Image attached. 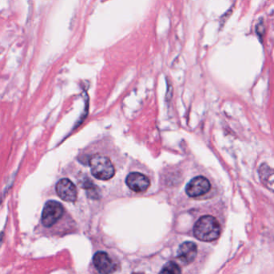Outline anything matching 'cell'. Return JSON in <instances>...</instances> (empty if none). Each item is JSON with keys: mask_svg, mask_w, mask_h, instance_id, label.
<instances>
[{"mask_svg": "<svg viewBox=\"0 0 274 274\" xmlns=\"http://www.w3.org/2000/svg\"><path fill=\"white\" fill-rule=\"evenodd\" d=\"M89 166L93 177L98 180H109L115 173V169L110 160L99 154L92 155L89 160Z\"/></svg>", "mask_w": 274, "mask_h": 274, "instance_id": "cell-2", "label": "cell"}, {"mask_svg": "<svg viewBox=\"0 0 274 274\" xmlns=\"http://www.w3.org/2000/svg\"><path fill=\"white\" fill-rule=\"evenodd\" d=\"M64 214V208L61 204L55 201H49L43 209L41 221L44 226L54 225Z\"/></svg>", "mask_w": 274, "mask_h": 274, "instance_id": "cell-3", "label": "cell"}, {"mask_svg": "<svg viewBox=\"0 0 274 274\" xmlns=\"http://www.w3.org/2000/svg\"><path fill=\"white\" fill-rule=\"evenodd\" d=\"M194 236L201 242L216 241L221 232L220 223L213 216H203L196 221L193 228Z\"/></svg>", "mask_w": 274, "mask_h": 274, "instance_id": "cell-1", "label": "cell"}, {"mask_svg": "<svg viewBox=\"0 0 274 274\" xmlns=\"http://www.w3.org/2000/svg\"><path fill=\"white\" fill-rule=\"evenodd\" d=\"M133 274H145V273H143V272H134V273H133Z\"/></svg>", "mask_w": 274, "mask_h": 274, "instance_id": "cell-10", "label": "cell"}, {"mask_svg": "<svg viewBox=\"0 0 274 274\" xmlns=\"http://www.w3.org/2000/svg\"><path fill=\"white\" fill-rule=\"evenodd\" d=\"M126 182L132 191L138 193L146 192L151 185L148 177L140 173H129L126 177Z\"/></svg>", "mask_w": 274, "mask_h": 274, "instance_id": "cell-6", "label": "cell"}, {"mask_svg": "<svg viewBox=\"0 0 274 274\" xmlns=\"http://www.w3.org/2000/svg\"><path fill=\"white\" fill-rule=\"evenodd\" d=\"M210 188L211 184L208 179L203 177H197L187 184L186 192L191 198H197L206 194Z\"/></svg>", "mask_w": 274, "mask_h": 274, "instance_id": "cell-5", "label": "cell"}, {"mask_svg": "<svg viewBox=\"0 0 274 274\" xmlns=\"http://www.w3.org/2000/svg\"><path fill=\"white\" fill-rule=\"evenodd\" d=\"M197 251V246L194 242H184L178 249L177 258L184 265H189L196 258Z\"/></svg>", "mask_w": 274, "mask_h": 274, "instance_id": "cell-8", "label": "cell"}, {"mask_svg": "<svg viewBox=\"0 0 274 274\" xmlns=\"http://www.w3.org/2000/svg\"><path fill=\"white\" fill-rule=\"evenodd\" d=\"M56 191L60 199L64 202H74L78 198V191L76 186L68 179H61L56 184Z\"/></svg>", "mask_w": 274, "mask_h": 274, "instance_id": "cell-4", "label": "cell"}, {"mask_svg": "<svg viewBox=\"0 0 274 274\" xmlns=\"http://www.w3.org/2000/svg\"><path fill=\"white\" fill-rule=\"evenodd\" d=\"M93 264L100 274H111L116 270V265L105 252H97L93 256Z\"/></svg>", "mask_w": 274, "mask_h": 274, "instance_id": "cell-7", "label": "cell"}, {"mask_svg": "<svg viewBox=\"0 0 274 274\" xmlns=\"http://www.w3.org/2000/svg\"><path fill=\"white\" fill-rule=\"evenodd\" d=\"M158 274H181V269L176 262L170 261V262L166 263V265L162 267Z\"/></svg>", "mask_w": 274, "mask_h": 274, "instance_id": "cell-9", "label": "cell"}]
</instances>
